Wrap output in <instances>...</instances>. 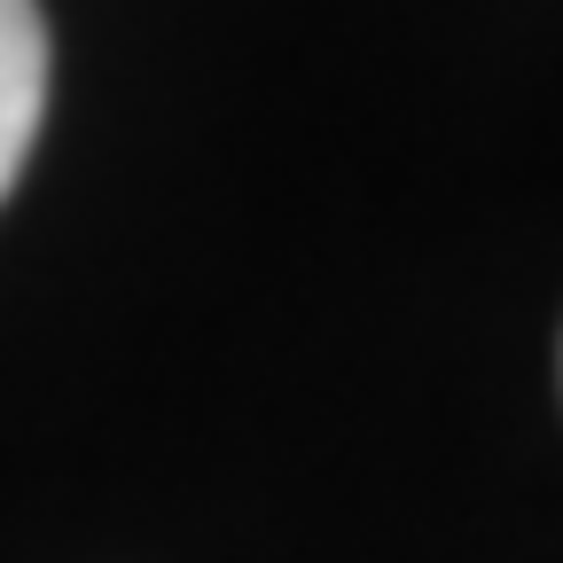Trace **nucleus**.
Segmentation results:
<instances>
[{
  "mask_svg": "<svg viewBox=\"0 0 563 563\" xmlns=\"http://www.w3.org/2000/svg\"><path fill=\"white\" fill-rule=\"evenodd\" d=\"M47 110V24L40 0H0V203H9Z\"/></svg>",
  "mask_w": 563,
  "mask_h": 563,
  "instance_id": "f257e3e1",
  "label": "nucleus"
}]
</instances>
